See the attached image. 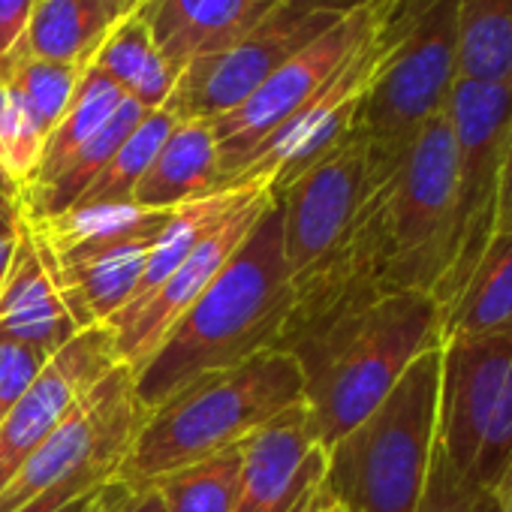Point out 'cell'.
I'll return each instance as SVG.
<instances>
[{
  "mask_svg": "<svg viewBox=\"0 0 512 512\" xmlns=\"http://www.w3.org/2000/svg\"><path fill=\"white\" fill-rule=\"evenodd\" d=\"M497 229H512V127H509V139H506V151H503V169H500L494 232Z\"/></svg>",
  "mask_w": 512,
  "mask_h": 512,
  "instance_id": "36",
  "label": "cell"
},
{
  "mask_svg": "<svg viewBox=\"0 0 512 512\" xmlns=\"http://www.w3.org/2000/svg\"><path fill=\"white\" fill-rule=\"evenodd\" d=\"M377 10L380 7L344 16L323 37L281 64L241 106L208 121L217 142L220 187L229 184L284 124H290L323 94V88L338 76V70L374 28Z\"/></svg>",
  "mask_w": 512,
  "mask_h": 512,
  "instance_id": "10",
  "label": "cell"
},
{
  "mask_svg": "<svg viewBox=\"0 0 512 512\" xmlns=\"http://www.w3.org/2000/svg\"><path fill=\"white\" fill-rule=\"evenodd\" d=\"M130 16L118 0H37L16 52L88 70Z\"/></svg>",
  "mask_w": 512,
  "mask_h": 512,
  "instance_id": "20",
  "label": "cell"
},
{
  "mask_svg": "<svg viewBox=\"0 0 512 512\" xmlns=\"http://www.w3.org/2000/svg\"><path fill=\"white\" fill-rule=\"evenodd\" d=\"M103 512H169V509L154 485H145V488L121 485V491L112 497V503Z\"/></svg>",
  "mask_w": 512,
  "mask_h": 512,
  "instance_id": "34",
  "label": "cell"
},
{
  "mask_svg": "<svg viewBox=\"0 0 512 512\" xmlns=\"http://www.w3.org/2000/svg\"><path fill=\"white\" fill-rule=\"evenodd\" d=\"M323 512H347V509H341V506H338V503H335V500H329V503H326V509H323Z\"/></svg>",
  "mask_w": 512,
  "mask_h": 512,
  "instance_id": "43",
  "label": "cell"
},
{
  "mask_svg": "<svg viewBox=\"0 0 512 512\" xmlns=\"http://www.w3.org/2000/svg\"><path fill=\"white\" fill-rule=\"evenodd\" d=\"M172 211H151L136 202L127 205H85V208H70L55 217H40L28 220L31 235L55 256L73 253V250H91V247H106L124 238H145V235H160L163 226L169 223Z\"/></svg>",
  "mask_w": 512,
  "mask_h": 512,
  "instance_id": "22",
  "label": "cell"
},
{
  "mask_svg": "<svg viewBox=\"0 0 512 512\" xmlns=\"http://www.w3.org/2000/svg\"><path fill=\"white\" fill-rule=\"evenodd\" d=\"M79 332L85 329L73 317L55 275L49 272L43 253L22 217L19 247L13 256L10 275L4 287H0V335L34 344L49 356H55Z\"/></svg>",
  "mask_w": 512,
  "mask_h": 512,
  "instance_id": "18",
  "label": "cell"
},
{
  "mask_svg": "<svg viewBox=\"0 0 512 512\" xmlns=\"http://www.w3.org/2000/svg\"><path fill=\"white\" fill-rule=\"evenodd\" d=\"M440 347L326 452V494L347 512H419L437 446Z\"/></svg>",
  "mask_w": 512,
  "mask_h": 512,
  "instance_id": "4",
  "label": "cell"
},
{
  "mask_svg": "<svg viewBox=\"0 0 512 512\" xmlns=\"http://www.w3.org/2000/svg\"><path fill=\"white\" fill-rule=\"evenodd\" d=\"M19 226H0V287H4V281L10 275L13 256H16V247H19Z\"/></svg>",
  "mask_w": 512,
  "mask_h": 512,
  "instance_id": "37",
  "label": "cell"
},
{
  "mask_svg": "<svg viewBox=\"0 0 512 512\" xmlns=\"http://www.w3.org/2000/svg\"><path fill=\"white\" fill-rule=\"evenodd\" d=\"M178 118L169 109H154L142 118V124L127 136V142L115 151L109 166L94 178V184L79 196L73 208L85 205H127L133 202V190L145 169L151 166L154 154L172 133Z\"/></svg>",
  "mask_w": 512,
  "mask_h": 512,
  "instance_id": "27",
  "label": "cell"
},
{
  "mask_svg": "<svg viewBox=\"0 0 512 512\" xmlns=\"http://www.w3.org/2000/svg\"><path fill=\"white\" fill-rule=\"evenodd\" d=\"M437 452L467 485H512V329L440 347Z\"/></svg>",
  "mask_w": 512,
  "mask_h": 512,
  "instance_id": "7",
  "label": "cell"
},
{
  "mask_svg": "<svg viewBox=\"0 0 512 512\" xmlns=\"http://www.w3.org/2000/svg\"><path fill=\"white\" fill-rule=\"evenodd\" d=\"M440 311V338L470 341L512 329V229H497L470 272L443 299H434Z\"/></svg>",
  "mask_w": 512,
  "mask_h": 512,
  "instance_id": "19",
  "label": "cell"
},
{
  "mask_svg": "<svg viewBox=\"0 0 512 512\" xmlns=\"http://www.w3.org/2000/svg\"><path fill=\"white\" fill-rule=\"evenodd\" d=\"M220 190L217 142L208 121H178L133 190V202L151 211H175Z\"/></svg>",
  "mask_w": 512,
  "mask_h": 512,
  "instance_id": "21",
  "label": "cell"
},
{
  "mask_svg": "<svg viewBox=\"0 0 512 512\" xmlns=\"http://www.w3.org/2000/svg\"><path fill=\"white\" fill-rule=\"evenodd\" d=\"M284 4L305 10V13H326V16H353V13H365L380 7L383 0H284Z\"/></svg>",
  "mask_w": 512,
  "mask_h": 512,
  "instance_id": "35",
  "label": "cell"
},
{
  "mask_svg": "<svg viewBox=\"0 0 512 512\" xmlns=\"http://www.w3.org/2000/svg\"><path fill=\"white\" fill-rule=\"evenodd\" d=\"M154 241L157 235L124 238L106 247L73 250L61 256L49 253L40 241L37 247L43 253L49 272L55 275L73 317L82 323V329H91V326H106L118 311L130 305L145 275Z\"/></svg>",
  "mask_w": 512,
  "mask_h": 512,
  "instance_id": "16",
  "label": "cell"
},
{
  "mask_svg": "<svg viewBox=\"0 0 512 512\" xmlns=\"http://www.w3.org/2000/svg\"><path fill=\"white\" fill-rule=\"evenodd\" d=\"M118 4H121L127 13H133V16H136V13H142V7L148 4V0H118Z\"/></svg>",
  "mask_w": 512,
  "mask_h": 512,
  "instance_id": "41",
  "label": "cell"
},
{
  "mask_svg": "<svg viewBox=\"0 0 512 512\" xmlns=\"http://www.w3.org/2000/svg\"><path fill=\"white\" fill-rule=\"evenodd\" d=\"M446 115L455 142V217L449 269L434 287V299L458 287L494 235L500 169L512 127V82L455 79Z\"/></svg>",
  "mask_w": 512,
  "mask_h": 512,
  "instance_id": "8",
  "label": "cell"
},
{
  "mask_svg": "<svg viewBox=\"0 0 512 512\" xmlns=\"http://www.w3.org/2000/svg\"><path fill=\"white\" fill-rule=\"evenodd\" d=\"M244 443L151 482L169 512H235Z\"/></svg>",
  "mask_w": 512,
  "mask_h": 512,
  "instance_id": "26",
  "label": "cell"
},
{
  "mask_svg": "<svg viewBox=\"0 0 512 512\" xmlns=\"http://www.w3.org/2000/svg\"><path fill=\"white\" fill-rule=\"evenodd\" d=\"M323 476L326 452L311 431L308 407L296 404L244 440L235 512H290Z\"/></svg>",
  "mask_w": 512,
  "mask_h": 512,
  "instance_id": "15",
  "label": "cell"
},
{
  "mask_svg": "<svg viewBox=\"0 0 512 512\" xmlns=\"http://www.w3.org/2000/svg\"><path fill=\"white\" fill-rule=\"evenodd\" d=\"M0 193L10 196V199H16V202H22V190L16 187V181H13L4 169H0Z\"/></svg>",
  "mask_w": 512,
  "mask_h": 512,
  "instance_id": "40",
  "label": "cell"
},
{
  "mask_svg": "<svg viewBox=\"0 0 512 512\" xmlns=\"http://www.w3.org/2000/svg\"><path fill=\"white\" fill-rule=\"evenodd\" d=\"M500 512H512V485L503 491V497H500Z\"/></svg>",
  "mask_w": 512,
  "mask_h": 512,
  "instance_id": "42",
  "label": "cell"
},
{
  "mask_svg": "<svg viewBox=\"0 0 512 512\" xmlns=\"http://www.w3.org/2000/svg\"><path fill=\"white\" fill-rule=\"evenodd\" d=\"M121 485L124 482L115 476H76L46 488L16 512H103Z\"/></svg>",
  "mask_w": 512,
  "mask_h": 512,
  "instance_id": "31",
  "label": "cell"
},
{
  "mask_svg": "<svg viewBox=\"0 0 512 512\" xmlns=\"http://www.w3.org/2000/svg\"><path fill=\"white\" fill-rule=\"evenodd\" d=\"M124 100H127L124 91L112 79H106L100 70L88 67L82 73V79H79V88H76V94L70 100V109L55 124V130L46 136L40 169H37L34 181L25 190L46 184L79 148H85L112 121V115L121 109Z\"/></svg>",
  "mask_w": 512,
  "mask_h": 512,
  "instance_id": "25",
  "label": "cell"
},
{
  "mask_svg": "<svg viewBox=\"0 0 512 512\" xmlns=\"http://www.w3.org/2000/svg\"><path fill=\"white\" fill-rule=\"evenodd\" d=\"M118 365L121 362L115 353V338L106 326H91L79 332L49 359L34 386L0 422V491L10 485L28 455Z\"/></svg>",
  "mask_w": 512,
  "mask_h": 512,
  "instance_id": "13",
  "label": "cell"
},
{
  "mask_svg": "<svg viewBox=\"0 0 512 512\" xmlns=\"http://www.w3.org/2000/svg\"><path fill=\"white\" fill-rule=\"evenodd\" d=\"M368 145L353 130L335 151L275 193L284 226V256L299 278L353 226L377 190Z\"/></svg>",
  "mask_w": 512,
  "mask_h": 512,
  "instance_id": "12",
  "label": "cell"
},
{
  "mask_svg": "<svg viewBox=\"0 0 512 512\" xmlns=\"http://www.w3.org/2000/svg\"><path fill=\"white\" fill-rule=\"evenodd\" d=\"M293 302L281 208L272 199L220 275L133 371L136 398L145 410H154L202 374L241 365L263 350H278Z\"/></svg>",
  "mask_w": 512,
  "mask_h": 512,
  "instance_id": "1",
  "label": "cell"
},
{
  "mask_svg": "<svg viewBox=\"0 0 512 512\" xmlns=\"http://www.w3.org/2000/svg\"><path fill=\"white\" fill-rule=\"evenodd\" d=\"M338 22L341 16L305 13L281 4L232 46L190 61L163 109L178 121H214L241 106L281 64Z\"/></svg>",
  "mask_w": 512,
  "mask_h": 512,
  "instance_id": "11",
  "label": "cell"
},
{
  "mask_svg": "<svg viewBox=\"0 0 512 512\" xmlns=\"http://www.w3.org/2000/svg\"><path fill=\"white\" fill-rule=\"evenodd\" d=\"M443 347L440 311L431 293L395 290L332 320L287 353L305 380L311 431L323 452L368 419L407 368Z\"/></svg>",
  "mask_w": 512,
  "mask_h": 512,
  "instance_id": "2",
  "label": "cell"
},
{
  "mask_svg": "<svg viewBox=\"0 0 512 512\" xmlns=\"http://www.w3.org/2000/svg\"><path fill=\"white\" fill-rule=\"evenodd\" d=\"M329 500H332V497L326 494L323 482H314V485H311V488L296 500V506H293L290 512H323Z\"/></svg>",
  "mask_w": 512,
  "mask_h": 512,
  "instance_id": "38",
  "label": "cell"
},
{
  "mask_svg": "<svg viewBox=\"0 0 512 512\" xmlns=\"http://www.w3.org/2000/svg\"><path fill=\"white\" fill-rule=\"evenodd\" d=\"M284 0H148L139 19L175 67L214 55L253 31Z\"/></svg>",
  "mask_w": 512,
  "mask_h": 512,
  "instance_id": "17",
  "label": "cell"
},
{
  "mask_svg": "<svg viewBox=\"0 0 512 512\" xmlns=\"http://www.w3.org/2000/svg\"><path fill=\"white\" fill-rule=\"evenodd\" d=\"M91 67L112 79L124 91V97H130L148 112L163 109L181 79V67L163 58L139 13L118 25V31L106 40Z\"/></svg>",
  "mask_w": 512,
  "mask_h": 512,
  "instance_id": "23",
  "label": "cell"
},
{
  "mask_svg": "<svg viewBox=\"0 0 512 512\" xmlns=\"http://www.w3.org/2000/svg\"><path fill=\"white\" fill-rule=\"evenodd\" d=\"M37 0H0V61L16 52Z\"/></svg>",
  "mask_w": 512,
  "mask_h": 512,
  "instance_id": "33",
  "label": "cell"
},
{
  "mask_svg": "<svg viewBox=\"0 0 512 512\" xmlns=\"http://www.w3.org/2000/svg\"><path fill=\"white\" fill-rule=\"evenodd\" d=\"M49 353L0 335V422L7 419V413L19 404V398L34 386V380L43 374L49 365Z\"/></svg>",
  "mask_w": 512,
  "mask_h": 512,
  "instance_id": "32",
  "label": "cell"
},
{
  "mask_svg": "<svg viewBox=\"0 0 512 512\" xmlns=\"http://www.w3.org/2000/svg\"><path fill=\"white\" fill-rule=\"evenodd\" d=\"M82 73L85 70L40 61L25 52H13L0 61V79L16 91V97L22 100L34 124L43 130V136H49L70 109Z\"/></svg>",
  "mask_w": 512,
  "mask_h": 512,
  "instance_id": "28",
  "label": "cell"
},
{
  "mask_svg": "<svg viewBox=\"0 0 512 512\" xmlns=\"http://www.w3.org/2000/svg\"><path fill=\"white\" fill-rule=\"evenodd\" d=\"M386 253V290L434 293L452 256L455 142L446 109L410 142L395 172L374 190Z\"/></svg>",
  "mask_w": 512,
  "mask_h": 512,
  "instance_id": "6",
  "label": "cell"
},
{
  "mask_svg": "<svg viewBox=\"0 0 512 512\" xmlns=\"http://www.w3.org/2000/svg\"><path fill=\"white\" fill-rule=\"evenodd\" d=\"M296 404H305V380L287 350H263L241 365L202 374L148 410L115 479L145 488L172 470L244 443Z\"/></svg>",
  "mask_w": 512,
  "mask_h": 512,
  "instance_id": "3",
  "label": "cell"
},
{
  "mask_svg": "<svg viewBox=\"0 0 512 512\" xmlns=\"http://www.w3.org/2000/svg\"><path fill=\"white\" fill-rule=\"evenodd\" d=\"M383 22L389 52L356 118L377 184L449 103L458 79V0H386Z\"/></svg>",
  "mask_w": 512,
  "mask_h": 512,
  "instance_id": "5",
  "label": "cell"
},
{
  "mask_svg": "<svg viewBox=\"0 0 512 512\" xmlns=\"http://www.w3.org/2000/svg\"><path fill=\"white\" fill-rule=\"evenodd\" d=\"M275 190L263 187L256 190L247 202H241L187 260L136 308L112 317L106 329L115 338V353L124 368L139 371V365L151 356V350L160 344V338L169 332V326L202 296V290L220 275V269L229 263V256L241 247L253 223L272 205Z\"/></svg>",
  "mask_w": 512,
  "mask_h": 512,
  "instance_id": "14",
  "label": "cell"
},
{
  "mask_svg": "<svg viewBox=\"0 0 512 512\" xmlns=\"http://www.w3.org/2000/svg\"><path fill=\"white\" fill-rule=\"evenodd\" d=\"M419 512H500V497L476 485H467L434 446L431 473L425 482Z\"/></svg>",
  "mask_w": 512,
  "mask_h": 512,
  "instance_id": "30",
  "label": "cell"
},
{
  "mask_svg": "<svg viewBox=\"0 0 512 512\" xmlns=\"http://www.w3.org/2000/svg\"><path fill=\"white\" fill-rule=\"evenodd\" d=\"M148 410L136 398L130 368L109 371L82 404L28 455L0 491V512H16L46 488L76 476H115Z\"/></svg>",
  "mask_w": 512,
  "mask_h": 512,
  "instance_id": "9",
  "label": "cell"
},
{
  "mask_svg": "<svg viewBox=\"0 0 512 512\" xmlns=\"http://www.w3.org/2000/svg\"><path fill=\"white\" fill-rule=\"evenodd\" d=\"M22 223V202L0 193V226H19Z\"/></svg>",
  "mask_w": 512,
  "mask_h": 512,
  "instance_id": "39",
  "label": "cell"
},
{
  "mask_svg": "<svg viewBox=\"0 0 512 512\" xmlns=\"http://www.w3.org/2000/svg\"><path fill=\"white\" fill-rule=\"evenodd\" d=\"M458 79L512 82V0H458Z\"/></svg>",
  "mask_w": 512,
  "mask_h": 512,
  "instance_id": "24",
  "label": "cell"
},
{
  "mask_svg": "<svg viewBox=\"0 0 512 512\" xmlns=\"http://www.w3.org/2000/svg\"><path fill=\"white\" fill-rule=\"evenodd\" d=\"M43 145V130L34 124L16 91L0 79V169L16 181L22 193L40 169Z\"/></svg>",
  "mask_w": 512,
  "mask_h": 512,
  "instance_id": "29",
  "label": "cell"
}]
</instances>
